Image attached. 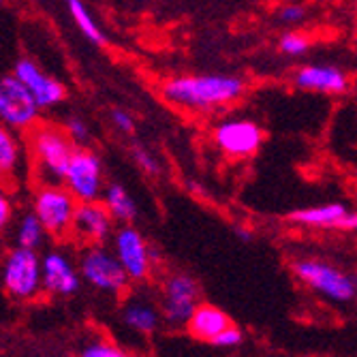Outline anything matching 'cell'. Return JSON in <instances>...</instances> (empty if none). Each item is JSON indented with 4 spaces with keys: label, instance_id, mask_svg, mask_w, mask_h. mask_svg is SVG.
Wrapping results in <instances>:
<instances>
[{
    "label": "cell",
    "instance_id": "1",
    "mask_svg": "<svg viewBox=\"0 0 357 357\" xmlns=\"http://www.w3.org/2000/svg\"><path fill=\"white\" fill-rule=\"evenodd\" d=\"M246 90V82L238 75H174L160 86V96L178 109L210 114L238 103Z\"/></svg>",
    "mask_w": 357,
    "mask_h": 357
},
{
    "label": "cell",
    "instance_id": "2",
    "mask_svg": "<svg viewBox=\"0 0 357 357\" xmlns=\"http://www.w3.org/2000/svg\"><path fill=\"white\" fill-rule=\"evenodd\" d=\"M26 152L30 165L41 182H62L64 169L75 150V144L62 131V126L37 122L26 131Z\"/></svg>",
    "mask_w": 357,
    "mask_h": 357
},
{
    "label": "cell",
    "instance_id": "3",
    "mask_svg": "<svg viewBox=\"0 0 357 357\" xmlns=\"http://www.w3.org/2000/svg\"><path fill=\"white\" fill-rule=\"evenodd\" d=\"M77 208V199L60 182H43L32 195V214H35L52 238H64L71 234V222Z\"/></svg>",
    "mask_w": 357,
    "mask_h": 357
},
{
    "label": "cell",
    "instance_id": "4",
    "mask_svg": "<svg viewBox=\"0 0 357 357\" xmlns=\"http://www.w3.org/2000/svg\"><path fill=\"white\" fill-rule=\"evenodd\" d=\"M296 278L308 289L317 291L323 298L338 304H347L355 300V280L351 274L340 270L338 266L321 259H298L294 264Z\"/></svg>",
    "mask_w": 357,
    "mask_h": 357
},
{
    "label": "cell",
    "instance_id": "5",
    "mask_svg": "<svg viewBox=\"0 0 357 357\" xmlns=\"http://www.w3.org/2000/svg\"><path fill=\"white\" fill-rule=\"evenodd\" d=\"M60 184L73 195L77 204L101 199V192L105 188V169L101 156L86 146H75Z\"/></svg>",
    "mask_w": 357,
    "mask_h": 357
},
{
    "label": "cell",
    "instance_id": "6",
    "mask_svg": "<svg viewBox=\"0 0 357 357\" xmlns=\"http://www.w3.org/2000/svg\"><path fill=\"white\" fill-rule=\"evenodd\" d=\"M77 272L82 280H86L90 287L109 296H120L122 291L128 289V282H131L116 255L107 250L103 244H92L84 250Z\"/></svg>",
    "mask_w": 357,
    "mask_h": 357
},
{
    "label": "cell",
    "instance_id": "7",
    "mask_svg": "<svg viewBox=\"0 0 357 357\" xmlns=\"http://www.w3.org/2000/svg\"><path fill=\"white\" fill-rule=\"evenodd\" d=\"M3 287L15 300H32L41 291V257L37 250L15 246L3 264Z\"/></svg>",
    "mask_w": 357,
    "mask_h": 357
},
{
    "label": "cell",
    "instance_id": "8",
    "mask_svg": "<svg viewBox=\"0 0 357 357\" xmlns=\"http://www.w3.org/2000/svg\"><path fill=\"white\" fill-rule=\"evenodd\" d=\"M41 120V109L11 73L0 77V122L15 133H26Z\"/></svg>",
    "mask_w": 357,
    "mask_h": 357
},
{
    "label": "cell",
    "instance_id": "9",
    "mask_svg": "<svg viewBox=\"0 0 357 357\" xmlns=\"http://www.w3.org/2000/svg\"><path fill=\"white\" fill-rule=\"evenodd\" d=\"M212 142L227 158H250L264 146V128L250 118H227L214 128Z\"/></svg>",
    "mask_w": 357,
    "mask_h": 357
},
{
    "label": "cell",
    "instance_id": "10",
    "mask_svg": "<svg viewBox=\"0 0 357 357\" xmlns=\"http://www.w3.org/2000/svg\"><path fill=\"white\" fill-rule=\"evenodd\" d=\"M112 252L116 255L128 280L142 282L150 276L154 252L148 246L146 238L135 229V227L122 225L118 231H114V250Z\"/></svg>",
    "mask_w": 357,
    "mask_h": 357
},
{
    "label": "cell",
    "instance_id": "11",
    "mask_svg": "<svg viewBox=\"0 0 357 357\" xmlns=\"http://www.w3.org/2000/svg\"><path fill=\"white\" fill-rule=\"evenodd\" d=\"M13 75L30 92L39 109H54L67 99V88L56 77L45 73L32 58H20L13 67Z\"/></svg>",
    "mask_w": 357,
    "mask_h": 357
},
{
    "label": "cell",
    "instance_id": "12",
    "mask_svg": "<svg viewBox=\"0 0 357 357\" xmlns=\"http://www.w3.org/2000/svg\"><path fill=\"white\" fill-rule=\"evenodd\" d=\"M294 84L304 92L326 94V96H342L351 90L349 73L342 67H338V64H330V62H310L296 69Z\"/></svg>",
    "mask_w": 357,
    "mask_h": 357
},
{
    "label": "cell",
    "instance_id": "13",
    "mask_svg": "<svg viewBox=\"0 0 357 357\" xmlns=\"http://www.w3.org/2000/svg\"><path fill=\"white\" fill-rule=\"evenodd\" d=\"M199 282L188 274H172L163 287V314L172 326H184L195 306L199 304Z\"/></svg>",
    "mask_w": 357,
    "mask_h": 357
},
{
    "label": "cell",
    "instance_id": "14",
    "mask_svg": "<svg viewBox=\"0 0 357 357\" xmlns=\"http://www.w3.org/2000/svg\"><path fill=\"white\" fill-rule=\"evenodd\" d=\"M300 227L310 229H332V231H355L357 214L342 202H328L319 206H308L291 212L289 216Z\"/></svg>",
    "mask_w": 357,
    "mask_h": 357
},
{
    "label": "cell",
    "instance_id": "15",
    "mask_svg": "<svg viewBox=\"0 0 357 357\" xmlns=\"http://www.w3.org/2000/svg\"><path fill=\"white\" fill-rule=\"evenodd\" d=\"M82 284V276L71 259L62 250H50L41 257V289L52 296H75Z\"/></svg>",
    "mask_w": 357,
    "mask_h": 357
},
{
    "label": "cell",
    "instance_id": "16",
    "mask_svg": "<svg viewBox=\"0 0 357 357\" xmlns=\"http://www.w3.org/2000/svg\"><path fill=\"white\" fill-rule=\"evenodd\" d=\"M71 234L86 244H103L114 234V218L109 216L107 208L101 199L96 202H84L77 204L73 222H71Z\"/></svg>",
    "mask_w": 357,
    "mask_h": 357
},
{
    "label": "cell",
    "instance_id": "17",
    "mask_svg": "<svg viewBox=\"0 0 357 357\" xmlns=\"http://www.w3.org/2000/svg\"><path fill=\"white\" fill-rule=\"evenodd\" d=\"M186 330L192 338L210 342L216 334H220L225 328L231 326V319L225 310H220L214 304H197L195 310L190 312V317L186 319Z\"/></svg>",
    "mask_w": 357,
    "mask_h": 357
},
{
    "label": "cell",
    "instance_id": "18",
    "mask_svg": "<svg viewBox=\"0 0 357 357\" xmlns=\"http://www.w3.org/2000/svg\"><path fill=\"white\" fill-rule=\"evenodd\" d=\"M101 202L107 208L114 222L131 225L137 218V204L133 199V195L126 190V186H122L118 182L105 184V188L101 192Z\"/></svg>",
    "mask_w": 357,
    "mask_h": 357
},
{
    "label": "cell",
    "instance_id": "19",
    "mask_svg": "<svg viewBox=\"0 0 357 357\" xmlns=\"http://www.w3.org/2000/svg\"><path fill=\"white\" fill-rule=\"evenodd\" d=\"M26 148L15 131L0 122V176H15L24 165Z\"/></svg>",
    "mask_w": 357,
    "mask_h": 357
},
{
    "label": "cell",
    "instance_id": "20",
    "mask_svg": "<svg viewBox=\"0 0 357 357\" xmlns=\"http://www.w3.org/2000/svg\"><path fill=\"white\" fill-rule=\"evenodd\" d=\"M122 321L128 330L137 334H152L158 328L160 312H156V308L148 302L133 300L122 308Z\"/></svg>",
    "mask_w": 357,
    "mask_h": 357
},
{
    "label": "cell",
    "instance_id": "21",
    "mask_svg": "<svg viewBox=\"0 0 357 357\" xmlns=\"http://www.w3.org/2000/svg\"><path fill=\"white\" fill-rule=\"evenodd\" d=\"M64 5H67L69 15H71L73 24L77 26V30L90 43H94V45H105L107 43L105 32L99 26V22L94 20L90 7L86 5V0H64Z\"/></svg>",
    "mask_w": 357,
    "mask_h": 357
},
{
    "label": "cell",
    "instance_id": "22",
    "mask_svg": "<svg viewBox=\"0 0 357 357\" xmlns=\"http://www.w3.org/2000/svg\"><path fill=\"white\" fill-rule=\"evenodd\" d=\"M45 229L41 227L39 218L32 214V212H26L20 222H17V229H15V242L17 246L22 248H30V250H37L43 246L45 242Z\"/></svg>",
    "mask_w": 357,
    "mask_h": 357
},
{
    "label": "cell",
    "instance_id": "23",
    "mask_svg": "<svg viewBox=\"0 0 357 357\" xmlns=\"http://www.w3.org/2000/svg\"><path fill=\"white\" fill-rule=\"evenodd\" d=\"M312 47V39L302 30H287L284 35L278 39V50L282 56L287 58H300L304 54H308V50Z\"/></svg>",
    "mask_w": 357,
    "mask_h": 357
},
{
    "label": "cell",
    "instance_id": "24",
    "mask_svg": "<svg viewBox=\"0 0 357 357\" xmlns=\"http://www.w3.org/2000/svg\"><path fill=\"white\" fill-rule=\"evenodd\" d=\"M62 131L67 133V137L75 144V146H86L92 137L90 124L82 118V116H69L64 120Z\"/></svg>",
    "mask_w": 357,
    "mask_h": 357
},
{
    "label": "cell",
    "instance_id": "25",
    "mask_svg": "<svg viewBox=\"0 0 357 357\" xmlns=\"http://www.w3.org/2000/svg\"><path fill=\"white\" fill-rule=\"evenodd\" d=\"M131 158L135 160V165L146 174V176H158L160 174V163L158 156H154L148 148L135 144L131 146Z\"/></svg>",
    "mask_w": 357,
    "mask_h": 357
},
{
    "label": "cell",
    "instance_id": "26",
    "mask_svg": "<svg viewBox=\"0 0 357 357\" xmlns=\"http://www.w3.org/2000/svg\"><path fill=\"white\" fill-rule=\"evenodd\" d=\"M306 15H308L306 7L300 3H291V5H284L278 9V20L284 26H300L306 20Z\"/></svg>",
    "mask_w": 357,
    "mask_h": 357
},
{
    "label": "cell",
    "instance_id": "27",
    "mask_svg": "<svg viewBox=\"0 0 357 357\" xmlns=\"http://www.w3.org/2000/svg\"><path fill=\"white\" fill-rule=\"evenodd\" d=\"M242 338H244L242 332L231 323L229 328H225L220 334H216V336L210 340V344H212V347H218V349H236V347L242 344Z\"/></svg>",
    "mask_w": 357,
    "mask_h": 357
},
{
    "label": "cell",
    "instance_id": "28",
    "mask_svg": "<svg viewBox=\"0 0 357 357\" xmlns=\"http://www.w3.org/2000/svg\"><path fill=\"white\" fill-rule=\"evenodd\" d=\"M79 357H131V355L114 347L112 342H92L82 351Z\"/></svg>",
    "mask_w": 357,
    "mask_h": 357
},
{
    "label": "cell",
    "instance_id": "29",
    "mask_svg": "<svg viewBox=\"0 0 357 357\" xmlns=\"http://www.w3.org/2000/svg\"><path fill=\"white\" fill-rule=\"evenodd\" d=\"M13 214H15V204H13L11 192L5 190V188H0V234H3L11 225Z\"/></svg>",
    "mask_w": 357,
    "mask_h": 357
},
{
    "label": "cell",
    "instance_id": "30",
    "mask_svg": "<svg viewBox=\"0 0 357 357\" xmlns=\"http://www.w3.org/2000/svg\"><path fill=\"white\" fill-rule=\"evenodd\" d=\"M109 118H112V124L118 128L122 135H131L135 131V120L126 109H112Z\"/></svg>",
    "mask_w": 357,
    "mask_h": 357
},
{
    "label": "cell",
    "instance_id": "31",
    "mask_svg": "<svg viewBox=\"0 0 357 357\" xmlns=\"http://www.w3.org/2000/svg\"><path fill=\"white\" fill-rule=\"evenodd\" d=\"M238 236H240L242 240H250V234H248V231H244V229H238Z\"/></svg>",
    "mask_w": 357,
    "mask_h": 357
},
{
    "label": "cell",
    "instance_id": "32",
    "mask_svg": "<svg viewBox=\"0 0 357 357\" xmlns=\"http://www.w3.org/2000/svg\"><path fill=\"white\" fill-rule=\"evenodd\" d=\"M5 5V0H0V7H3Z\"/></svg>",
    "mask_w": 357,
    "mask_h": 357
},
{
    "label": "cell",
    "instance_id": "33",
    "mask_svg": "<svg viewBox=\"0 0 357 357\" xmlns=\"http://www.w3.org/2000/svg\"><path fill=\"white\" fill-rule=\"evenodd\" d=\"M0 178H3V176H0Z\"/></svg>",
    "mask_w": 357,
    "mask_h": 357
}]
</instances>
